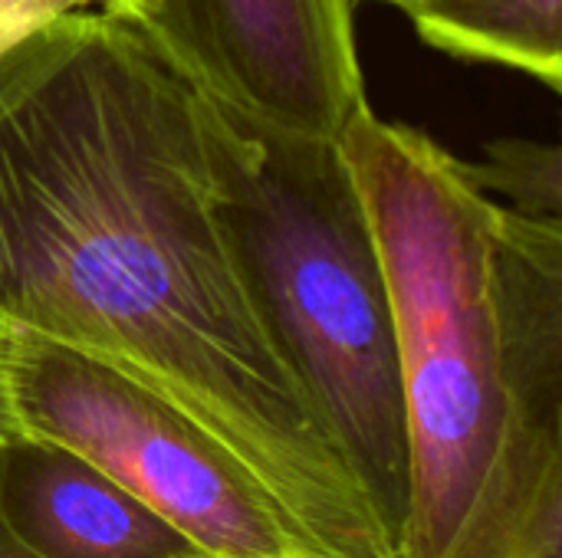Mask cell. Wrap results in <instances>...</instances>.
Returning <instances> with one entry per match:
<instances>
[{"instance_id": "6da1fadb", "label": "cell", "mask_w": 562, "mask_h": 558, "mask_svg": "<svg viewBox=\"0 0 562 558\" xmlns=\"http://www.w3.org/2000/svg\"><path fill=\"white\" fill-rule=\"evenodd\" d=\"M0 319L178 411L300 558H395L250 296L204 95L128 13L0 30Z\"/></svg>"}, {"instance_id": "7a4b0ae2", "label": "cell", "mask_w": 562, "mask_h": 558, "mask_svg": "<svg viewBox=\"0 0 562 558\" xmlns=\"http://www.w3.org/2000/svg\"><path fill=\"white\" fill-rule=\"evenodd\" d=\"M339 148L398 329L395 558H562V220L497 201L428 132L372 109Z\"/></svg>"}, {"instance_id": "3957f363", "label": "cell", "mask_w": 562, "mask_h": 558, "mask_svg": "<svg viewBox=\"0 0 562 558\" xmlns=\"http://www.w3.org/2000/svg\"><path fill=\"white\" fill-rule=\"evenodd\" d=\"M217 207L250 296L392 546L408 500L398 329L339 141L240 122L204 95Z\"/></svg>"}, {"instance_id": "277c9868", "label": "cell", "mask_w": 562, "mask_h": 558, "mask_svg": "<svg viewBox=\"0 0 562 558\" xmlns=\"http://www.w3.org/2000/svg\"><path fill=\"white\" fill-rule=\"evenodd\" d=\"M26 434L109 474L207 558H300L237 467L178 411L56 342L16 329Z\"/></svg>"}, {"instance_id": "5b68a950", "label": "cell", "mask_w": 562, "mask_h": 558, "mask_svg": "<svg viewBox=\"0 0 562 558\" xmlns=\"http://www.w3.org/2000/svg\"><path fill=\"white\" fill-rule=\"evenodd\" d=\"M135 20L201 95L257 128L339 141L369 109L352 0H155Z\"/></svg>"}, {"instance_id": "8992f818", "label": "cell", "mask_w": 562, "mask_h": 558, "mask_svg": "<svg viewBox=\"0 0 562 558\" xmlns=\"http://www.w3.org/2000/svg\"><path fill=\"white\" fill-rule=\"evenodd\" d=\"M0 510L36 558L201 556L95 464L36 434L0 441Z\"/></svg>"}, {"instance_id": "52a82bcc", "label": "cell", "mask_w": 562, "mask_h": 558, "mask_svg": "<svg viewBox=\"0 0 562 558\" xmlns=\"http://www.w3.org/2000/svg\"><path fill=\"white\" fill-rule=\"evenodd\" d=\"M402 13L448 56L562 86V0H412Z\"/></svg>"}, {"instance_id": "ba28073f", "label": "cell", "mask_w": 562, "mask_h": 558, "mask_svg": "<svg viewBox=\"0 0 562 558\" xmlns=\"http://www.w3.org/2000/svg\"><path fill=\"white\" fill-rule=\"evenodd\" d=\"M487 158L491 161L484 164H471L484 191L501 194L497 201L524 214L562 220L560 145L504 138V141L487 145Z\"/></svg>"}, {"instance_id": "9c48e42d", "label": "cell", "mask_w": 562, "mask_h": 558, "mask_svg": "<svg viewBox=\"0 0 562 558\" xmlns=\"http://www.w3.org/2000/svg\"><path fill=\"white\" fill-rule=\"evenodd\" d=\"M13 358H16V329L0 319V441H13L26 434L20 405H16Z\"/></svg>"}, {"instance_id": "30bf717a", "label": "cell", "mask_w": 562, "mask_h": 558, "mask_svg": "<svg viewBox=\"0 0 562 558\" xmlns=\"http://www.w3.org/2000/svg\"><path fill=\"white\" fill-rule=\"evenodd\" d=\"M69 3H99V7H109V10H119L128 16H142V13H148V7L155 0H0V30L13 26L20 20H30L36 13H46V10L69 7Z\"/></svg>"}, {"instance_id": "8fae6325", "label": "cell", "mask_w": 562, "mask_h": 558, "mask_svg": "<svg viewBox=\"0 0 562 558\" xmlns=\"http://www.w3.org/2000/svg\"><path fill=\"white\" fill-rule=\"evenodd\" d=\"M0 558H36L33 553H26L23 543L13 536V529L3 520V510H0Z\"/></svg>"}, {"instance_id": "7c38bea8", "label": "cell", "mask_w": 562, "mask_h": 558, "mask_svg": "<svg viewBox=\"0 0 562 558\" xmlns=\"http://www.w3.org/2000/svg\"><path fill=\"white\" fill-rule=\"evenodd\" d=\"M382 3H389V7H395V10H405L412 0H382Z\"/></svg>"}, {"instance_id": "4fadbf2b", "label": "cell", "mask_w": 562, "mask_h": 558, "mask_svg": "<svg viewBox=\"0 0 562 558\" xmlns=\"http://www.w3.org/2000/svg\"><path fill=\"white\" fill-rule=\"evenodd\" d=\"M198 558H204V556H198Z\"/></svg>"}]
</instances>
